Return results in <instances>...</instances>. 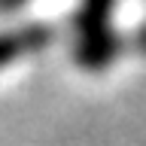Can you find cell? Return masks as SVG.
Returning <instances> with one entry per match:
<instances>
[{"label": "cell", "instance_id": "6da1fadb", "mask_svg": "<svg viewBox=\"0 0 146 146\" xmlns=\"http://www.w3.org/2000/svg\"><path fill=\"white\" fill-rule=\"evenodd\" d=\"M113 12H116V0H79V9H76V58L88 70H100L116 52Z\"/></svg>", "mask_w": 146, "mask_h": 146}, {"label": "cell", "instance_id": "7a4b0ae2", "mask_svg": "<svg viewBox=\"0 0 146 146\" xmlns=\"http://www.w3.org/2000/svg\"><path fill=\"white\" fill-rule=\"evenodd\" d=\"M49 34L43 27H21V31H9V34H0V70L15 64L18 58L25 55H34L36 49H43Z\"/></svg>", "mask_w": 146, "mask_h": 146}, {"label": "cell", "instance_id": "3957f363", "mask_svg": "<svg viewBox=\"0 0 146 146\" xmlns=\"http://www.w3.org/2000/svg\"><path fill=\"white\" fill-rule=\"evenodd\" d=\"M21 0H0V9H12V6H18Z\"/></svg>", "mask_w": 146, "mask_h": 146}]
</instances>
